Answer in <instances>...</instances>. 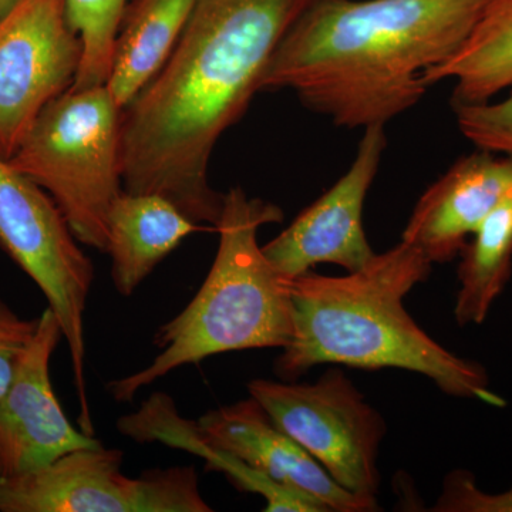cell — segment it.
Returning a JSON list of instances; mask_svg holds the SVG:
<instances>
[{"label": "cell", "instance_id": "obj_1", "mask_svg": "<svg viewBox=\"0 0 512 512\" xmlns=\"http://www.w3.org/2000/svg\"><path fill=\"white\" fill-rule=\"evenodd\" d=\"M315 0H195L160 72L121 113V183L217 228L224 194L208 181L222 134L261 92L276 47Z\"/></svg>", "mask_w": 512, "mask_h": 512}, {"label": "cell", "instance_id": "obj_6", "mask_svg": "<svg viewBox=\"0 0 512 512\" xmlns=\"http://www.w3.org/2000/svg\"><path fill=\"white\" fill-rule=\"evenodd\" d=\"M77 242L53 198L0 156V248L39 286L59 319L72 359L79 427L94 436L84 377V312L94 268Z\"/></svg>", "mask_w": 512, "mask_h": 512}, {"label": "cell", "instance_id": "obj_12", "mask_svg": "<svg viewBox=\"0 0 512 512\" xmlns=\"http://www.w3.org/2000/svg\"><path fill=\"white\" fill-rule=\"evenodd\" d=\"M197 424L211 446L239 458L275 483L318 501L326 511L379 510L377 498L360 497L340 487L252 397L212 410Z\"/></svg>", "mask_w": 512, "mask_h": 512}, {"label": "cell", "instance_id": "obj_15", "mask_svg": "<svg viewBox=\"0 0 512 512\" xmlns=\"http://www.w3.org/2000/svg\"><path fill=\"white\" fill-rule=\"evenodd\" d=\"M117 429L138 443H160L181 448L205 458L208 467L221 471L238 490L262 495L268 512H323V505L298 491L275 483L244 461L218 450L204 440L197 421L185 420L177 412L168 394L156 393L141 404L138 412L127 414L117 421Z\"/></svg>", "mask_w": 512, "mask_h": 512}, {"label": "cell", "instance_id": "obj_18", "mask_svg": "<svg viewBox=\"0 0 512 512\" xmlns=\"http://www.w3.org/2000/svg\"><path fill=\"white\" fill-rule=\"evenodd\" d=\"M461 249L460 291L454 306L458 326L481 325L512 275V191Z\"/></svg>", "mask_w": 512, "mask_h": 512}, {"label": "cell", "instance_id": "obj_16", "mask_svg": "<svg viewBox=\"0 0 512 512\" xmlns=\"http://www.w3.org/2000/svg\"><path fill=\"white\" fill-rule=\"evenodd\" d=\"M194 5L195 0H128L106 83L121 110L167 62Z\"/></svg>", "mask_w": 512, "mask_h": 512}, {"label": "cell", "instance_id": "obj_19", "mask_svg": "<svg viewBox=\"0 0 512 512\" xmlns=\"http://www.w3.org/2000/svg\"><path fill=\"white\" fill-rule=\"evenodd\" d=\"M127 3L128 0H66L67 18L83 46L79 72L70 89H89L109 80Z\"/></svg>", "mask_w": 512, "mask_h": 512}, {"label": "cell", "instance_id": "obj_14", "mask_svg": "<svg viewBox=\"0 0 512 512\" xmlns=\"http://www.w3.org/2000/svg\"><path fill=\"white\" fill-rule=\"evenodd\" d=\"M200 231L211 228L190 220L167 198L121 191L107 217L106 252L116 291L133 295L165 256Z\"/></svg>", "mask_w": 512, "mask_h": 512}, {"label": "cell", "instance_id": "obj_11", "mask_svg": "<svg viewBox=\"0 0 512 512\" xmlns=\"http://www.w3.org/2000/svg\"><path fill=\"white\" fill-rule=\"evenodd\" d=\"M62 339L59 319L47 308L0 397V478L32 473L74 450L101 444L70 423L53 390L50 360Z\"/></svg>", "mask_w": 512, "mask_h": 512}, {"label": "cell", "instance_id": "obj_10", "mask_svg": "<svg viewBox=\"0 0 512 512\" xmlns=\"http://www.w3.org/2000/svg\"><path fill=\"white\" fill-rule=\"evenodd\" d=\"M386 144L384 126L365 128L355 160L343 177L262 247L285 279L296 278L319 264L357 271L376 255L367 241L363 211Z\"/></svg>", "mask_w": 512, "mask_h": 512}, {"label": "cell", "instance_id": "obj_20", "mask_svg": "<svg viewBox=\"0 0 512 512\" xmlns=\"http://www.w3.org/2000/svg\"><path fill=\"white\" fill-rule=\"evenodd\" d=\"M454 111L457 126L470 143L512 157V87L501 100L458 104Z\"/></svg>", "mask_w": 512, "mask_h": 512}, {"label": "cell", "instance_id": "obj_2", "mask_svg": "<svg viewBox=\"0 0 512 512\" xmlns=\"http://www.w3.org/2000/svg\"><path fill=\"white\" fill-rule=\"evenodd\" d=\"M487 0H315L276 47L261 92L292 90L336 126H386L470 35Z\"/></svg>", "mask_w": 512, "mask_h": 512}, {"label": "cell", "instance_id": "obj_7", "mask_svg": "<svg viewBox=\"0 0 512 512\" xmlns=\"http://www.w3.org/2000/svg\"><path fill=\"white\" fill-rule=\"evenodd\" d=\"M248 392L340 487L377 498L386 421L343 370L330 369L315 383L256 379Z\"/></svg>", "mask_w": 512, "mask_h": 512}, {"label": "cell", "instance_id": "obj_8", "mask_svg": "<svg viewBox=\"0 0 512 512\" xmlns=\"http://www.w3.org/2000/svg\"><path fill=\"white\" fill-rule=\"evenodd\" d=\"M119 448L74 450L49 466L0 478L2 512H210L194 467L121 473Z\"/></svg>", "mask_w": 512, "mask_h": 512}, {"label": "cell", "instance_id": "obj_9", "mask_svg": "<svg viewBox=\"0 0 512 512\" xmlns=\"http://www.w3.org/2000/svg\"><path fill=\"white\" fill-rule=\"evenodd\" d=\"M82 55L66 0H18L0 18V156L9 160L47 104L72 87Z\"/></svg>", "mask_w": 512, "mask_h": 512}, {"label": "cell", "instance_id": "obj_22", "mask_svg": "<svg viewBox=\"0 0 512 512\" xmlns=\"http://www.w3.org/2000/svg\"><path fill=\"white\" fill-rule=\"evenodd\" d=\"M39 318L22 319L0 301V397L8 390L16 370L35 338Z\"/></svg>", "mask_w": 512, "mask_h": 512}, {"label": "cell", "instance_id": "obj_3", "mask_svg": "<svg viewBox=\"0 0 512 512\" xmlns=\"http://www.w3.org/2000/svg\"><path fill=\"white\" fill-rule=\"evenodd\" d=\"M431 262L406 241L345 276L308 271L289 279L293 336L275 363L288 382L318 365L402 369L429 377L441 392L504 407L480 363L441 346L414 322L404 298L431 274Z\"/></svg>", "mask_w": 512, "mask_h": 512}, {"label": "cell", "instance_id": "obj_4", "mask_svg": "<svg viewBox=\"0 0 512 512\" xmlns=\"http://www.w3.org/2000/svg\"><path fill=\"white\" fill-rule=\"evenodd\" d=\"M284 220L281 208L248 197L241 187L224 194L215 231L220 247L210 274L183 312L154 335L160 355L140 372L107 384L116 402H131L144 387L187 365L220 353L285 349L293 336L289 279L258 244L262 225Z\"/></svg>", "mask_w": 512, "mask_h": 512}, {"label": "cell", "instance_id": "obj_5", "mask_svg": "<svg viewBox=\"0 0 512 512\" xmlns=\"http://www.w3.org/2000/svg\"><path fill=\"white\" fill-rule=\"evenodd\" d=\"M121 113L107 84L69 89L47 104L8 160L53 198L80 244L101 252L123 191Z\"/></svg>", "mask_w": 512, "mask_h": 512}, {"label": "cell", "instance_id": "obj_21", "mask_svg": "<svg viewBox=\"0 0 512 512\" xmlns=\"http://www.w3.org/2000/svg\"><path fill=\"white\" fill-rule=\"evenodd\" d=\"M439 512H512V485L504 493L488 494L476 483L471 471L448 474L439 500L433 508Z\"/></svg>", "mask_w": 512, "mask_h": 512}, {"label": "cell", "instance_id": "obj_23", "mask_svg": "<svg viewBox=\"0 0 512 512\" xmlns=\"http://www.w3.org/2000/svg\"><path fill=\"white\" fill-rule=\"evenodd\" d=\"M16 2L18 0H0V18L5 16Z\"/></svg>", "mask_w": 512, "mask_h": 512}, {"label": "cell", "instance_id": "obj_13", "mask_svg": "<svg viewBox=\"0 0 512 512\" xmlns=\"http://www.w3.org/2000/svg\"><path fill=\"white\" fill-rule=\"evenodd\" d=\"M511 191L512 157L477 148L421 195L402 239L419 248L431 264L453 261Z\"/></svg>", "mask_w": 512, "mask_h": 512}, {"label": "cell", "instance_id": "obj_17", "mask_svg": "<svg viewBox=\"0 0 512 512\" xmlns=\"http://www.w3.org/2000/svg\"><path fill=\"white\" fill-rule=\"evenodd\" d=\"M427 84L454 83L453 106L484 103L512 87V0H487L460 49L426 72Z\"/></svg>", "mask_w": 512, "mask_h": 512}]
</instances>
